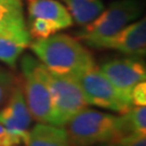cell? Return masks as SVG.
I'll use <instances>...</instances> for the list:
<instances>
[{
  "instance_id": "obj_1",
  "label": "cell",
  "mask_w": 146,
  "mask_h": 146,
  "mask_svg": "<svg viewBox=\"0 0 146 146\" xmlns=\"http://www.w3.org/2000/svg\"><path fill=\"white\" fill-rule=\"evenodd\" d=\"M28 47L49 72L56 75L77 77L95 62L78 39L65 34H53L47 38L36 39Z\"/></svg>"
},
{
  "instance_id": "obj_2",
  "label": "cell",
  "mask_w": 146,
  "mask_h": 146,
  "mask_svg": "<svg viewBox=\"0 0 146 146\" xmlns=\"http://www.w3.org/2000/svg\"><path fill=\"white\" fill-rule=\"evenodd\" d=\"M70 146L103 145L128 134L121 116L86 107L63 127Z\"/></svg>"
},
{
  "instance_id": "obj_3",
  "label": "cell",
  "mask_w": 146,
  "mask_h": 146,
  "mask_svg": "<svg viewBox=\"0 0 146 146\" xmlns=\"http://www.w3.org/2000/svg\"><path fill=\"white\" fill-rule=\"evenodd\" d=\"M22 87L28 110L34 120L53 125L51 91L48 80V69L31 55L21 60Z\"/></svg>"
},
{
  "instance_id": "obj_4",
  "label": "cell",
  "mask_w": 146,
  "mask_h": 146,
  "mask_svg": "<svg viewBox=\"0 0 146 146\" xmlns=\"http://www.w3.org/2000/svg\"><path fill=\"white\" fill-rule=\"evenodd\" d=\"M48 80L52 99L53 125L64 127L68 120L88 107L87 100L77 77L48 70Z\"/></svg>"
},
{
  "instance_id": "obj_5",
  "label": "cell",
  "mask_w": 146,
  "mask_h": 146,
  "mask_svg": "<svg viewBox=\"0 0 146 146\" xmlns=\"http://www.w3.org/2000/svg\"><path fill=\"white\" fill-rule=\"evenodd\" d=\"M88 105L125 114L132 107L113 86L96 63L93 62L77 76Z\"/></svg>"
},
{
  "instance_id": "obj_6",
  "label": "cell",
  "mask_w": 146,
  "mask_h": 146,
  "mask_svg": "<svg viewBox=\"0 0 146 146\" xmlns=\"http://www.w3.org/2000/svg\"><path fill=\"white\" fill-rule=\"evenodd\" d=\"M143 5L140 0H117L110 3L93 21L79 31L78 39L106 37L115 34L140 17Z\"/></svg>"
},
{
  "instance_id": "obj_7",
  "label": "cell",
  "mask_w": 146,
  "mask_h": 146,
  "mask_svg": "<svg viewBox=\"0 0 146 146\" xmlns=\"http://www.w3.org/2000/svg\"><path fill=\"white\" fill-rule=\"evenodd\" d=\"M84 41L94 49L114 50L129 56L142 58L146 52V20L132 22L110 36L90 38Z\"/></svg>"
},
{
  "instance_id": "obj_8",
  "label": "cell",
  "mask_w": 146,
  "mask_h": 146,
  "mask_svg": "<svg viewBox=\"0 0 146 146\" xmlns=\"http://www.w3.org/2000/svg\"><path fill=\"white\" fill-rule=\"evenodd\" d=\"M100 67L121 96L131 104L132 89L146 79L145 63L140 58L132 56L115 58L105 62Z\"/></svg>"
},
{
  "instance_id": "obj_9",
  "label": "cell",
  "mask_w": 146,
  "mask_h": 146,
  "mask_svg": "<svg viewBox=\"0 0 146 146\" xmlns=\"http://www.w3.org/2000/svg\"><path fill=\"white\" fill-rule=\"evenodd\" d=\"M34 118L28 110L23 92L22 80L19 81L8 101L0 108V123L25 144Z\"/></svg>"
},
{
  "instance_id": "obj_10",
  "label": "cell",
  "mask_w": 146,
  "mask_h": 146,
  "mask_svg": "<svg viewBox=\"0 0 146 146\" xmlns=\"http://www.w3.org/2000/svg\"><path fill=\"white\" fill-rule=\"evenodd\" d=\"M31 20L43 19L53 23L58 31L73 25V17L66 7L58 0H27Z\"/></svg>"
},
{
  "instance_id": "obj_11",
  "label": "cell",
  "mask_w": 146,
  "mask_h": 146,
  "mask_svg": "<svg viewBox=\"0 0 146 146\" xmlns=\"http://www.w3.org/2000/svg\"><path fill=\"white\" fill-rule=\"evenodd\" d=\"M25 146H70L63 127L40 123L35 125L28 133Z\"/></svg>"
},
{
  "instance_id": "obj_12",
  "label": "cell",
  "mask_w": 146,
  "mask_h": 146,
  "mask_svg": "<svg viewBox=\"0 0 146 146\" xmlns=\"http://www.w3.org/2000/svg\"><path fill=\"white\" fill-rule=\"evenodd\" d=\"M0 37H10L31 42V35L21 11L11 10L0 5Z\"/></svg>"
},
{
  "instance_id": "obj_13",
  "label": "cell",
  "mask_w": 146,
  "mask_h": 146,
  "mask_svg": "<svg viewBox=\"0 0 146 146\" xmlns=\"http://www.w3.org/2000/svg\"><path fill=\"white\" fill-rule=\"evenodd\" d=\"M65 3L66 9L70 13L79 26H84L86 24L93 21L96 16L105 9L102 0H60Z\"/></svg>"
},
{
  "instance_id": "obj_14",
  "label": "cell",
  "mask_w": 146,
  "mask_h": 146,
  "mask_svg": "<svg viewBox=\"0 0 146 146\" xmlns=\"http://www.w3.org/2000/svg\"><path fill=\"white\" fill-rule=\"evenodd\" d=\"M29 41L10 38V37H0V62L5 63L9 67L14 68L16 63L25 49L28 48Z\"/></svg>"
},
{
  "instance_id": "obj_15",
  "label": "cell",
  "mask_w": 146,
  "mask_h": 146,
  "mask_svg": "<svg viewBox=\"0 0 146 146\" xmlns=\"http://www.w3.org/2000/svg\"><path fill=\"white\" fill-rule=\"evenodd\" d=\"M125 130L128 133L146 134V107L132 106L131 108L121 114Z\"/></svg>"
},
{
  "instance_id": "obj_16",
  "label": "cell",
  "mask_w": 146,
  "mask_h": 146,
  "mask_svg": "<svg viewBox=\"0 0 146 146\" xmlns=\"http://www.w3.org/2000/svg\"><path fill=\"white\" fill-rule=\"evenodd\" d=\"M20 80L21 79L17 78V76L11 69L0 65V108L8 101L14 87Z\"/></svg>"
},
{
  "instance_id": "obj_17",
  "label": "cell",
  "mask_w": 146,
  "mask_h": 146,
  "mask_svg": "<svg viewBox=\"0 0 146 146\" xmlns=\"http://www.w3.org/2000/svg\"><path fill=\"white\" fill-rule=\"evenodd\" d=\"M58 31V29L53 23L43 19H33L28 29L31 38H35V39L47 38L53 34H56Z\"/></svg>"
},
{
  "instance_id": "obj_18",
  "label": "cell",
  "mask_w": 146,
  "mask_h": 146,
  "mask_svg": "<svg viewBox=\"0 0 146 146\" xmlns=\"http://www.w3.org/2000/svg\"><path fill=\"white\" fill-rule=\"evenodd\" d=\"M103 146H146V134L128 133Z\"/></svg>"
},
{
  "instance_id": "obj_19",
  "label": "cell",
  "mask_w": 146,
  "mask_h": 146,
  "mask_svg": "<svg viewBox=\"0 0 146 146\" xmlns=\"http://www.w3.org/2000/svg\"><path fill=\"white\" fill-rule=\"evenodd\" d=\"M132 106H145L146 105V82L141 81L132 89L131 92Z\"/></svg>"
},
{
  "instance_id": "obj_20",
  "label": "cell",
  "mask_w": 146,
  "mask_h": 146,
  "mask_svg": "<svg viewBox=\"0 0 146 146\" xmlns=\"http://www.w3.org/2000/svg\"><path fill=\"white\" fill-rule=\"evenodd\" d=\"M23 144L20 137L13 135L0 123V146H13Z\"/></svg>"
},
{
  "instance_id": "obj_21",
  "label": "cell",
  "mask_w": 146,
  "mask_h": 146,
  "mask_svg": "<svg viewBox=\"0 0 146 146\" xmlns=\"http://www.w3.org/2000/svg\"><path fill=\"white\" fill-rule=\"evenodd\" d=\"M0 5H5L11 10L23 12V2L22 0H0Z\"/></svg>"
},
{
  "instance_id": "obj_22",
  "label": "cell",
  "mask_w": 146,
  "mask_h": 146,
  "mask_svg": "<svg viewBox=\"0 0 146 146\" xmlns=\"http://www.w3.org/2000/svg\"><path fill=\"white\" fill-rule=\"evenodd\" d=\"M13 146H21V144H20V145H13Z\"/></svg>"
},
{
  "instance_id": "obj_23",
  "label": "cell",
  "mask_w": 146,
  "mask_h": 146,
  "mask_svg": "<svg viewBox=\"0 0 146 146\" xmlns=\"http://www.w3.org/2000/svg\"><path fill=\"white\" fill-rule=\"evenodd\" d=\"M102 146H103V145H102Z\"/></svg>"
}]
</instances>
